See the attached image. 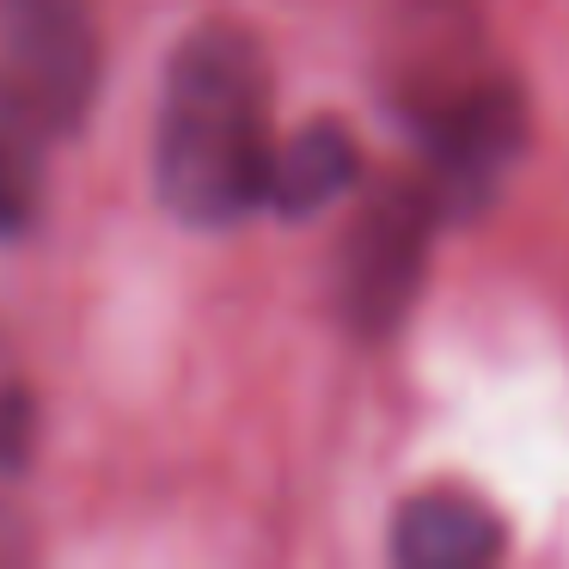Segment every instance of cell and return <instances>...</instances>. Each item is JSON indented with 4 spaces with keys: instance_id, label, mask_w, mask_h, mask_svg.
<instances>
[{
    "instance_id": "1",
    "label": "cell",
    "mask_w": 569,
    "mask_h": 569,
    "mask_svg": "<svg viewBox=\"0 0 569 569\" xmlns=\"http://www.w3.org/2000/svg\"><path fill=\"white\" fill-rule=\"evenodd\" d=\"M270 68L239 26H202L166 62L153 123V184L172 221L233 227L263 209L270 178Z\"/></svg>"
},
{
    "instance_id": "2",
    "label": "cell",
    "mask_w": 569,
    "mask_h": 569,
    "mask_svg": "<svg viewBox=\"0 0 569 569\" xmlns=\"http://www.w3.org/2000/svg\"><path fill=\"white\" fill-rule=\"evenodd\" d=\"M0 99L26 136H68L99 99L92 0H0Z\"/></svg>"
},
{
    "instance_id": "3",
    "label": "cell",
    "mask_w": 569,
    "mask_h": 569,
    "mask_svg": "<svg viewBox=\"0 0 569 569\" xmlns=\"http://www.w3.org/2000/svg\"><path fill=\"white\" fill-rule=\"evenodd\" d=\"M441 197L435 184H386L343 239V312L361 337H392L429 270Z\"/></svg>"
},
{
    "instance_id": "4",
    "label": "cell",
    "mask_w": 569,
    "mask_h": 569,
    "mask_svg": "<svg viewBox=\"0 0 569 569\" xmlns=\"http://www.w3.org/2000/svg\"><path fill=\"white\" fill-rule=\"evenodd\" d=\"M520 141H527V111L508 87H471L435 104L422 117V148H429V184L441 209H483V197L515 166Z\"/></svg>"
},
{
    "instance_id": "5",
    "label": "cell",
    "mask_w": 569,
    "mask_h": 569,
    "mask_svg": "<svg viewBox=\"0 0 569 569\" xmlns=\"http://www.w3.org/2000/svg\"><path fill=\"white\" fill-rule=\"evenodd\" d=\"M508 545V527L483 496L471 490H422L392 520V557L405 569H483Z\"/></svg>"
},
{
    "instance_id": "6",
    "label": "cell",
    "mask_w": 569,
    "mask_h": 569,
    "mask_svg": "<svg viewBox=\"0 0 569 569\" xmlns=\"http://www.w3.org/2000/svg\"><path fill=\"white\" fill-rule=\"evenodd\" d=\"M361 172V153L349 141L343 123H307L288 141H276L270 153V178H263V209L307 221V214L331 209Z\"/></svg>"
},
{
    "instance_id": "7",
    "label": "cell",
    "mask_w": 569,
    "mask_h": 569,
    "mask_svg": "<svg viewBox=\"0 0 569 569\" xmlns=\"http://www.w3.org/2000/svg\"><path fill=\"white\" fill-rule=\"evenodd\" d=\"M31 214V153L0 129V233H13Z\"/></svg>"
},
{
    "instance_id": "8",
    "label": "cell",
    "mask_w": 569,
    "mask_h": 569,
    "mask_svg": "<svg viewBox=\"0 0 569 569\" xmlns=\"http://www.w3.org/2000/svg\"><path fill=\"white\" fill-rule=\"evenodd\" d=\"M31 447V398L0 392V466H19Z\"/></svg>"
}]
</instances>
